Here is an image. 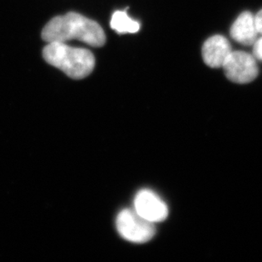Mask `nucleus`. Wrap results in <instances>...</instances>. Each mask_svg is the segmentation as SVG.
<instances>
[{
  "mask_svg": "<svg viewBox=\"0 0 262 262\" xmlns=\"http://www.w3.org/2000/svg\"><path fill=\"white\" fill-rule=\"evenodd\" d=\"M42 37L47 42L77 39L93 47H101L106 41L99 23L75 12L53 18L42 29Z\"/></svg>",
  "mask_w": 262,
  "mask_h": 262,
  "instance_id": "obj_1",
  "label": "nucleus"
},
{
  "mask_svg": "<svg viewBox=\"0 0 262 262\" xmlns=\"http://www.w3.org/2000/svg\"><path fill=\"white\" fill-rule=\"evenodd\" d=\"M45 60L73 79L88 77L95 66L94 55L83 48L72 47L67 42H48L42 50Z\"/></svg>",
  "mask_w": 262,
  "mask_h": 262,
  "instance_id": "obj_2",
  "label": "nucleus"
},
{
  "mask_svg": "<svg viewBox=\"0 0 262 262\" xmlns=\"http://www.w3.org/2000/svg\"><path fill=\"white\" fill-rule=\"evenodd\" d=\"M117 229L124 239L134 244H144L156 234L154 223L141 217L135 210L124 209L117 217Z\"/></svg>",
  "mask_w": 262,
  "mask_h": 262,
  "instance_id": "obj_3",
  "label": "nucleus"
},
{
  "mask_svg": "<svg viewBox=\"0 0 262 262\" xmlns=\"http://www.w3.org/2000/svg\"><path fill=\"white\" fill-rule=\"evenodd\" d=\"M223 68L228 79L239 84L252 82L259 73L257 63L254 55L240 50L232 51Z\"/></svg>",
  "mask_w": 262,
  "mask_h": 262,
  "instance_id": "obj_4",
  "label": "nucleus"
},
{
  "mask_svg": "<svg viewBox=\"0 0 262 262\" xmlns=\"http://www.w3.org/2000/svg\"><path fill=\"white\" fill-rule=\"evenodd\" d=\"M134 210L150 223H161L168 216L166 204L153 191L142 189L134 199Z\"/></svg>",
  "mask_w": 262,
  "mask_h": 262,
  "instance_id": "obj_5",
  "label": "nucleus"
},
{
  "mask_svg": "<svg viewBox=\"0 0 262 262\" xmlns=\"http://www.w3.org/2000/svg\"><path fill=\"white\" fill-rule=\"evenodd\" d=\"M230 42L222 35H215L205 41L202 49L204 61L211 68L223 67L232 53Z\"/></svg>",
  "mask_w": 262,
  "mask_h": 262,
  "instance_id": "obj_6",
  "label": "nucleus"
},
{
  "mask_svg": "<svg viewBox=\"0 0 262 262\" xmlns=\"http://www.w3.org/2000/svg\"><path fill=\"white\" fill-rule=\"evenodd\" d=\"M231 37L241 45L250 46L257 40L258 32L255 16L250 12H244L236 19L230 30Z\"/></svg>",
  "mask_w": 262,
  "mask_h": 262,
  "instance_id": "obj_7",
  "label": "nucleus"
},
{
  "mask_svg": "<svg viewBox=\"0 0 262 262\" xmlns=\"http://www.w3.org/2000/svg\"><path fill=\"white\" fill-rule=\"evenodd\" d=\"M111 28L118 34L136 33L140 29V23L133 20L125 10H117L112 15Z\"/></svg>",
  "mask_w": 262,
  "mask_h": 262,
  "instance_id": "obj_8",
  "label": "nucleus"
},
{
  "mask_svg": "<svg viewBox=\"0 0 262 262\" xmlns=\"http://www.w3.org/2000/svg\"><path fill=\"white\" fill-rule=\"evenodd\" d=\"M253 55L255 59L262 60V37L255 41L253 45Z\"/></svg>",
  "mask_w": 262,
  "mask_h": 262,
  "instance_id": "obj_9",
  "label": "nucleus"
},
{
  "mask_svg": "<svg viewBox=\"0 0 262 262\" xmlns=\"http://www.w3.org/2000/svg\"><path fill=\"white\" fill-rule=\"evenodd\" d=\"M255 25L260 34H262V10L255 16Z\"/></svg>",
  "mask_w": 262,
  "mask_h": 262,
  "instance_id": "obj_10",
  "label": "nucleus"
}]
</instances>
